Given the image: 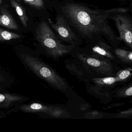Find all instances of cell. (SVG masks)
Instances as JSON below:
<instances>
[{"label": "cell", "instance_id": "cell-11", "mask_svg": "<svg viewBox=\"0 0 132 132\" xmlns=\"http://www.w3.org/2000/svg\"><path fill=\"white\" fill-rule=\"evenodd\" d=\"M10 2L12 7L16 10L22 25L24 27H27L28 18L27 16L25 9L14 0H11Z\"/></svg>", "mask_w": 132, "mask_h": 132}, {"label": "cell", "instance_id": "cell-19", "mask_svg": "<svg viewBox=\"0 0 132 132\" xmlns=\"http://www.w3.org/2000/svg\"><path fill=\"white\" fill-rule=\"evenodd\" d=\"M86 116L91 117L93 119V118H98V117H101V113H100L97 111H95L87 113Z\"/></svg>", "mask_w": 132, "mask_h": 132}, {"label": "cell", "instance_id": "cell-1", "mask_svg": "<svg viewBox=\"0 0 132 132\" xmlns=\"http://www.w3.org/2000/svg\"><path fill=\"white\" fill-rule=\"evenodd\" d=\"M129 8L99 9L74 0H59L58 12L63 14L79 38L88 42L105 38L112 45L120 42L109 20L117 13H127Z\"/></svg>", "mask_w": 132, "mask_h": 132}, {"label": "cell", "instance_id": "cell-10", "mask_svg": "<svg viewBox=\"0 0 132 132\" xmlns=\"http://www.w3.org/2000/svg\"><path fill=\"white\" fill-rule=\"evenodd\" d=\"M23 97L14 94L0 93V108H7L14 103L19 102Z\"/></svg>", "mask_w": 132, "mask_h": 132}, {"label": "cell", "instance_id": "cell-12", "mask_svg": "<svg viewBox=\"0 0 132 132\" xmlns=\"http://www.w3.org/2000/svg\"><path fill=\"white\" fill-rule=\"evenodd\" d=\"M115 54L120 60L125 63H132V51H126L120 48H116L114 51Z\"/></svg>", "mask_w": 132, "mask_h": 132}, {"label": "cell", "instance_id": "cell-15", "mask_svg": "<svg viewBox=\"0 0 132 132\" xmlns=\"http://www.w3.org/2000/svg\"><path fill=\"white\" fill-rule=\"evenodd\" d=\"M68 114L64 110L59 107L52 106L48 115L55 118H64L69 116Z\"/></svg>", "mask_w": 132, "mask_h": 132}, {"label": "cell", "instance_id": "cell-13", "mask_svg": "<svg viewBox=\"0 0 132 132\" xmlns=\"http://www.w3.org/2000/svg\"><path fill=\"white\" fill-rule=\"evenodd\" d=\"M96 84L100 86H110L117 82L116 77H109L104 78H96L92 79Z\"/></svg>", "mask_w": 132, "mask_h": 132}, {"label": "cell", "instance_id": "cell-2", "mask_svg": "<svg viewBox=\"0 0 132 132\" xmlns=\"http://www.w3.org/2000/svg\"><path fill=\"white\" fill-rule=\"evenodd\" d=\"M36 36L37 40L45 48L48 54L55 58L61 57L68 54L75 47L62 43L45 21L38 24L36 29Z\"/></svg>", "mask_w": 132, "mask_h": 132}, {"label": "cell", "instance_id": "cell-23", "mask_svg": "<svg viewBox=\"0 0 132 132\" xmlns=\"http://www.w3.org/2000/svg\"><path fill=\"white\" fill-rule=\"evenodd\" d=\"M14 1H19V2H20V0H14Z\"/></svg>", "mask_w": 132, "mask_h": 132}, {"label": "cell", "instance_id": "cell-14", "mask_svg": "<svg viewBox=\"0 0 132 132\" xmlns=\"http://www.w3.org/2000/svg\"><path fill=\"white\" fill-rule=\"evenodd\" d=\"M21 37V35L18 34L10 32L0 28V41L18 39Z\"/></svg>", "mask_w": 132, "mask_h": 132}, {"label": "cell", "instance_id": "cell-9", "mask_svg": "<svg viewBox=\"0 0 132 132\" xmlns=\"http://www.w3.org/2000/svg\"><path fill=\"white\" fill-rule=\"evenodd\" d=\"M52 106L34 103L30 105H24L20 107L21 111L25 112H43L48 115Z\"/></svg>", "mask_w": 132, "mask_h": 132}, {"label": "cell", "instance_id": "cell-22", "mask_svg": "<svg viewBox=\"0 0 132 132\" xmlns=\"http://www.w3.org/2000/svg\"><path fill=\"white\" fill-rule=\"evenodd\" d=\"M2 0H0V5L1 4V3H2Z\"/></svg>", "mask_w": 132, "mask_h": 132}, {"label": "cell", "instance_id": "cell-17", "mask_svg": "<svg viewBox=\"0 0 132 132\" xmlns=\"http://www.w3.org/2000/svg\"><path fill=\"white\" fill-rule=\"evenodd\" d=\"M26 3L38 9H43L44 3L43 0H23Z\"/></svg>", "mask_w": 132, "mask_h": 132}, {"label": "cell", "instance_id": "cell-24", "mask_svg": "<svg viewBox=\"0 0 132 132\" xmlns=\"http://www.w3.org/2000/svg\"><path fill=\"white\" fill-rule=\"evenodd\" d=\"M117 1H122V0H117Z\"/></svg>", "mask_w": 132, "mask_h": 132}, {"label": "cell", "instance_id": "cell-3", "mask_svg": "<svg viewBox=\"0 0 132 132\" xmlns=\"http://www.w3.org/2000/svg\"><path fill=\"white\" fill-rule=\"evenodd\" d=\"M21 56L26 65L38 76L59 90L67 89L66 81L52 68L31 55L23 53Z\"/></svg>", "mask_w": 132, "mask_h": 132}, {"label": "cell", "instance_id": "cell-20", "mask_svg": "<svg viewBox=\"0 0 132 132\" xmlns=\"http://www.w3.org/2000/svg\"><path fill=\"white\" fill-rule=\"evenodd\" d=\"M132 113V109L130 108V109L126 111H123V112H121L118 115V116L119 117H129V116H131Z\"/></svg>", "mask_w": 132, "mask_h": 132}, {"label": "cell", "instance_id": "cell-6", "mask_svg": "<svg viewBox=\"0 0 132 132\" xmlns=\"http://www.w3.org/2000/svg\"><path fill=\"white\" fill-rule=\"evenodd\" d=\"M77 56L85 67L92 69L103 75H112L113 68L110 61L104 58L77 54Z\"/></svg>", "mask_w": 132, "mask_h": 132}, {"label": "cell", "instance_id": "cell-5", "mask_svg": "<svg viewBox=\"0 0 132 132\" xmlns=\"http://www.w3.org/2000/svg\"><path fill=\"white\" fill-rule=\"evenodd\" d=\"M127 13H117L110 19L114 21L119 34L118 40L132 48V20Z\"/></svg>", "mask_w": 132, "mask_h": 132}, {"label": "cell", "instance_id": "cell-4", "mask_svg": "<svg viewBox=\"0 0 132 132\" xmlns=\"http://www.w3.org/2000/svg\"><path fill=\"white\" fill-rule=\"evenodd\" d=\"M49 22L61 41L64 42L75 47L80 44L81 40L72 29L64 15L60 12L58 11L55 23L51 20H49Z\"/></svg>", "mask_w": 132, "mask_h": 132}, {"label": "cell", "instance_id": "cell-16", "mask_svg": "<svg viewBox=\"0 0 132 132\" xmlns=\"http://www.w3.org/2000/svg\"><path fill=\"white\" fill-rule=\"evenodd\" d=\"M132 71V69L128 68L119 72L117 73V76H116L117 82L126 80L129 77L131 76Z\"/></svg>", "mask_w": 132, "mask_h": 132}, {"label": "cell", "instance_id": "cell-7", "mask_svg": "<svg viewBox=\"0 0 132 132\" xmlns=\"http://www.w3.org/2000/svg\"><path fill=\"white\" fill-rule=\"evenodd\" d=\"M103 40L95 42L92 48L93 55L95 57L104 58L108 59H114V55L112 52V47Z\"/></svg>", "mask_w": 132, "mask_h": 132}, {"label": "cell", "instance_id": "cell-8", "mask_svg": "<svg viewBox=\"0 0 132 132\" xmlns=\"http://www.w3.org/2000/svg\"><path fill=\"white\" fill-rule=\"evenodd\" d=\"M0 26L12 30H18L17 24L10 14L4 7H2L1 11Z\"/></svg>", "mask_w": 132, "mask_h": 132}, {"label": "cell", "instance_id": "cell-25", "mask_svg": "<svg viewBox=\"0 0 132 132\" xmlns=\"http://www.w3.org/2000/svg\"><path fill=\"white\" fill-rule=\"evenodd\" d=\"M1 90V88L0 87V90Z\"/></svg>", "mask_w": 132, "mask_h": 132}, {"label": "cell", "instance_id": "cell-18", "mask_svg": "<svg viewBox=\"0 0 132 132\" xmlns=\"http://www.w3.org/2000/svg\"><path fill=\"white\" fill-rule=\"evenodd\" d=\"M120 96H130L132 95V87L130 86V87H128L127 88L125 89L124 90L120 92L119 94Z\"/></svg>", "mask_w": 132, "mask_h": 132}, {"label": "cell", "instance_id": "cell-26", "mask_svg": "<svg viewBox=\"0 0 132 132\" xmlns=\"http://www.w3.org/2000/svg\"><path fill=\"white\" fill-rule=\"evenodd\" d=\"M0 117H1V116H0Z\"/></svg>", "mask_w": 132, "mask_h": 132}, {"label": "cell", "instance_id": "cell-21", "mask_svg": "<svg viewBox=\"0 0 132 132\" xmlns=\"http://www.w3.org/2000/svg\"><path fill=\"white\" fill-rule=\"evenodd\" d=\"M4 78L1 74H0V81H3L4 80Z\"/></svg>", "mask_w": 132, "mask_h": 132}]
</instances>
